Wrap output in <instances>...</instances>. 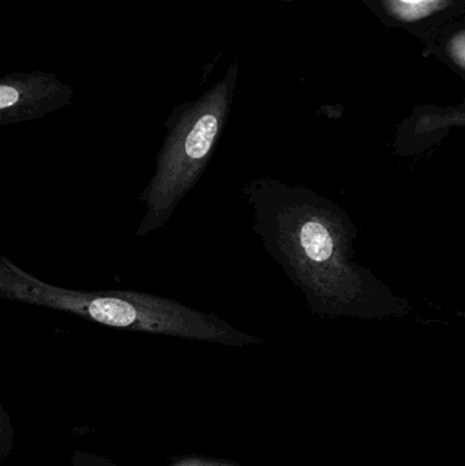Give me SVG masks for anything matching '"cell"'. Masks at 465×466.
Listing matches in <instances>:
<instances>
[{
  "instance_id": "3957f363",
  "label": "cell",
  "mask_w": 465,
  "mask_h": 466,
  "mask_svg": "<svg viewBox=\"0 0 465 466\" xmlns=\"http://www.w3.org/2000/svg\"><path fill=\"white\" fill-rule=\"evenodd\" d=\"M74 89L44 71L11 73L0 79V126L21 125L70 106Z\"/></svg>"
},
{
  "instance_id": "277c9868",
  "label": "cell",
  "mask_w": 465,
  "mask_h": 466,
  "mask_svg": "<svg viewBox=\"0 0 465 466\" xmlns=\"http://www.w3.org/2000/svg\"><path fill=\"white\" fill-rule=\"evenodd\" d=\"M401 2H404V3H420V2H426V0H401Z\"/></svg>"
},
{
  "instance_id": "5b68a950",
  "label": "cell",
  "mask_w": 465,
  "mask_h": 466,
  "mask_svg": "<svg viewBox=\"0 0 465 466\" xmlns=\"http://www.w3.org/2000/svg\"><path fill=\"white\" fill-rule=\"evenodd\" d=\"M464 59H465V55H464Z\"/></svg>"
},
{
  "instance_id": "7a4b0ae2",
  "label": "cell",
  "mask_w": 465,
  "mask_h": 466,
  "mask_svg": "<svg viewBox=\"0 0 465 466\" xmlns=\"http://www.w3.org/2000/svg\"><path fill=\"white\" fill-rule=\"evenodd\" d=\"M239 70L232 62L204 95L172 109L155 172L139 196L145 215L138 238L163 229L207 171L231 115Z\"/></svg>"
},
{
  "instance_id": "6da1fadb",
  "label": "cell",
  "mask_w": 465,
  "mask_h": 466,
  "mask_svg": "<svg viewBox=\"0 0 465 466\" xmlns=\"http://www.w3.org/2000/svg\"><path fill=\"white\" fill-rule=\"evenodd\" d=\"M0 298L56 309L109 328L205 339L221 344H253L257 339L238 330L212 312L185 306L175 299L136 290H79L49 284L0 255Z\"/></svg>"
}]
</instances>
